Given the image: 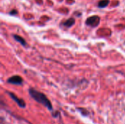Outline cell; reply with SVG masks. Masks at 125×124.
Returning <instances> with one entry per match:
<instances>
[{"label": "cell", "instance_id": "6da1fadb", "mask_svg": "<svg viewBox=\"0 0 125 124\" xmlns=\"http://www.w3.org/2000/svg\"><path fill=\"white\" fill-rule=\"evenodd\" d=\"M29 93L30 96H31V98H33L36 102L44 105L49 110L51 111L53 110V106H52L51 102L43 93H41L34 88H30L29 90Z\"/></svg>", "mask_w": 125, "mask_h": 124}, {"label": "cell", "instance_id": "7a4b0ae2", "mask_svg": "<svg viewBox=\"0 0 125 124\" xmlns=\"http://www.w3.org/2000/svg\"><path fill=\"white\" fill-rule=\"evenodd\" d=\"M100 18L99 16L94 15V16H92V17H89V18H87L86 23L88 26L94 27V26H97L100 23Z\"/></svg>", "mask_w": 125, "mask_h": 124}, {"label": "cell", "instance_id": "3957f363", "mask_svg": "<svg viewBox=\"0 0 125 124\" xmlns=\"http://www.w3.org/2000/svg\"><path fill=\"white\" fill-rule=\"evenodd\" d=\"M7 83L13 85H21L23 83V79L19 75H14L7 79Z\"/></svg>", "mask_w": 125, "mask_h": 124}, {"label": "cell", "instance_id": "277c9868", "mask_svg": "<svg viewBox=\"0 0 125 124\" xmlns=\"http://www.w3.org/2000/svg\"><path fill=\"white\" fill-rule=\"evenodd\" d=\"M7 93H8L9 96L12 98V100H14V101H15V102L18 105V106H19L20 107L24 108V107H26V102H24V100H23V99L18 98V96H16L13 93H11V92H7Z\"/></svg>", "mask_w": 125, "mask_h": 124}, {"label": "cell", "instance_id": "5b68a950", "mask_svg": "<svg viewBox=\"0 0 125 124\" xmlns=\"http://www.w3.org/2000/svg\"><path fill=\"white\" fill-rule=\"evenodd\" d=\"M13 38L15 39V40H16L17 42H18L21 45H23V46H26V40L22 37H21V36H19V35H17V34H14L13 35Z\"/></svg>", "mask_w": 125, "mask_h": 124}, {"label": "cell", "instance_id": "8992f818", "mask_svg": "<svg viewBox=\"0 0 125 124\" xmlns=\"http://www.w3.org/2000/svg\"><path fill=\"white\" fill-rule=\"evenodd\" d=\"M75 23V20L73 18H70L69 19H67V20H65L63 23V25L65 26V27H67V28H70L71 26H73Z\"/></svg>", "mask_w": 125, "mask_h": 124}, {"label": "cell", "instance_id": "52a82bcc", "mask_svg": "<svg viewBox=\"0 0 125 124\" xmlns=\"http://www.w3.org/2000/svg\"><path fill=\"white\" fill-rule=\"evenodd\" d=\"M109 4V0H101L98 2V7L100 8H104L107 7Z\"/></svg>", "mask_w": 125, "mask_h": 124}, {"label": "cell", "instance_id": "ba28073f", "mask_svg": "<svg viewBox=\"0 0 125 124\" xmlns=\"http://www.w3.org/2000/svg\"><path fill=\"white\" fill-rule=\"evenodd\" d=\"M17 13H18V12H17L16 10H12V11H10V12H9V14H10V15H15Z\"/></svg>", "mask_w": 125, "mask_h": 124}]
</instances>
